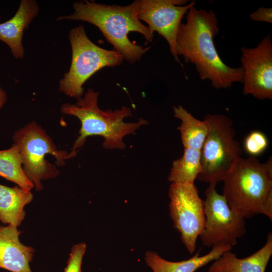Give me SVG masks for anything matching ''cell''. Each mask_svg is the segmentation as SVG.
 <instances>
[{"label": "cell", "mask_w": 272, "mask_h": 272, "mask_svg": "<svg viewBox=\"0 0 272 272\" xmlns=\"http://www.w3.org/2000/svg\"><path fill=\"white\" fill-rule=\"evenodd\" d=\"M186 22L179 25L176 38V53L187 63L193 64L200 78L208 80L217 89L230 88L242 83L243 69L226 65L220 57L214 38L218 34V18L212 10L191 7Z\"/></svg>", "instance_id": "6da1fadb"}, {"label": "cell", "mask_w": 272, "mask_h": 272, "mask_svg": "<svg viewBox=\"0 0 272 272\" xmlns=\"http://www.w3.org/2000/svg\"><path fill=\"white\" fill-rule=\"evenodd\" d=\"M137 1L127 6L108 5L84 1L73 3L72 14L60 16L57 21H82L96 26L114 50L131 63L141 59L150 47L144 48L130 41V32L142 34L151 42L154 34L144 25L137 15Z\"/></svg>", "instance_id": "7a4b0ae2"}, {"label": "cell", "mask_w": 272, "mask_h": 272, "mask_svg": "<svg viewBox=\"0 0 272 272\" xmlns=\"http://www.w3.org/2000/svg\"><path fill=\"white\" fill-rule=\"evenodd\" d=\"M223 195L229 207L245 218L262 214L272 220V157L239 158L225 175Z\"/></svg>", "instance_id": "3957f363"}, {"label": "cell", "mask_w": 272, "mask_h": 272, "mask_svg": "<svg viewBox=\"0 0 272 272\" xmlns=\"http://www.w3.org/2000/svg\"><path fill=\"white\" fill-rule=\"evenodd\" d=\"M99 95L98 91L89 88L76 102L65 103L60 107L62 114L76 116L81 122L79 135L72 151L79 150L88 137L94 135L104 139L102 145L105 149L123 150L125 148L124 137L134 134L141 126L148 123L143 118L135 122H124V118L132 116L131 109L127 106L115 110H101L98 106Z\"/></svg>", "instance_id": "277c9868"}, {"label": "cell", "mask_w": 272, "mask_h": 272, "mask_svg": "<svg viewBox=\"0 0 272 272\" xmlns=\"http://www.w3.org/2000/svg\"><path fill=\"white\" fill-rule=\"evenodd\" d=\"M14 144L20 150L23 170L35 189H43L41 181L56 177L59 171L45 158L53 156L57 166L65 165V160L77 156L79 150L68 152L59 150L52 139L35 121H33L16 130L13 135Z\"/></svg>", "instance_id": "5b68a950"}, {"label": "cell", "mask_w": 272, "mask_h": 272, "mask_svg": "<svg viewBox=\"0 0 272 272\" xmlns=\"http://www.w3.org/2000/svg\"><path fill=\"white\" fill-rule=\"evenodd\" d=\"M68 38L72 60L69 71L59 80V91L78 99L83 96V85L92 76L102 68L120 65L124 59L118 51L104 49L93 43L83 25L70 30Z\"/></svg>", "instance_id": "8992f818"}, {"label": "cell", "mask_w": 272, "mask_h": 272, "mask_svg": "<svg viewBox=\"0 0 272 272\" xmlns=\"http://www.w3.org/2000/svg\"><path fill=\"white\" fill-rule=\"evenodd\" d=\"M204 119L209 131L200 149L201 170L196 179L217 184L241 157L242 152L235 139L231 119L218 114H207Z\"/></svg>", "instance_id": "52a82bcc"}, {"label": "cell", "mask_w": 272, "mask_h": 272, "mask_svg": "<svg viewBox=\"0 0 272 272\" xmlns=\"http://www.w3.org/2000/svg\"><path fill=\"white\" fill-rule=\"evenodd\" d=\"M216 186L209 184L205 191V223L199 237L208 247L232 248L246 232L245 218L229 207L224 196L217 192Z\"/></svg>", "instance_id": "ba28073f"}, {"label": "cell", "mask_w": 272, "mask_h": 272, "mask_svg": "<svg viewBox=\"0 0 272 272\" xmlns=\"http://www.w3.org/2000/svg\"><path fill=\"white\" fill-rule=\"evenodd\" d=\"M170 217L181 240L191 254L205 223V200L194 183H171L168 191Z\"/></svg>", "instance_id": "9c48e42d"}, {"label": "cell", "mask_w": 272, "mask_h": 272, "mask_svg": "<svg viewBox=\"0 0 272 272\" xmlns=\"http://www.w3.org/2000/svg\"><path fill=\"white\" fill-rule=\"evenodd\" d=\"M186 0H139L137 15L139 19L146 23L150 31L157 32L169 44L174 59L183 64L176 53V38L179 25L184 15L194 6L195 1L184 5Z\"/></svg>", "instance_id": "30bf717a"}, {"label": "cell", "mask_w": 272, "mask_h": 272, "mask_svg": "<svg viewBox=\"0 0 272 272\" xmlns=\"http://www.w3.org/2000/svg\"><path fill=\"white\" fill-rule=\"evenodd\" d=\"M243 94L260 100L272 99V43L270 35L254 48H241Z\"/></svg>", "instance_id": "8fae6325"}, {"label": "cell", "mask_w": 272, "mask_h": 272, "mask_svg": "<svg viewBox=\"0 0 272 272\" xmlns=\"http://www.w3.org/2000/svg\"><path fill=\"white\" fill-rule=\"evenodd\" d=\"M18 227L0 225V268L11 272H32L30 263L35 249L22 244Z\"/></svg>", "instance_id": "7c38bea8"}, {"label": "cell", "mask_w": 272, "mask_h": 272, "mask_svg": "<svg viewBox=\"0 0 272 272\" xmlns=\"http://www.w3.org/2000/svg\"><path fill=\"white\" fill-rule=\"evenodd\" d=\"M39 6L35 0H22L14 16L0 23V40L10 48L16 59L24 57L22 40L24 31L38 15Z\"/></svg>", "instance_id": "4fadbf2b"}, {"label": "cell", "mask_w": 272, "mask_h": 272, "mask_svg": "<svg viewBox=\"0 0 272 272\" xmlns=\"http://www.w3.org/2000/svg\"><path fill=\"white\" fill-rule=\"evenodd\" d=\"M272 255V234L268 233L264 245L252 254L242 258L230 250L213 261L208 272H265Z\"/></svg>", "instance_id": "5bb4252c"}, {"label": "cell", "mask_w": 272, "mask_h": 272, "mask_svg": "<svg viewBox=\"0 0 272 272\" xmlns=\"http://www.w3.org/2000/svg\"><path fill=\"white\" fill-rule=\"evenodd\" d=\"M232 247L226 246L212 247L206 254L199 256L196 253L190 258L179 261H171L164 259L157 252L147 251L145 260L153 272H195L198 269L218 259L223 253L230 250Z\"/></svg>", "instance_id": "9a60e30c"}, {"label": "cell", "mask_w": 272, "mask_h": 272, "mask_svg": "<svg viewBox=\"0 0 272 272\" xmlns=\"http://www.w3.org/2000/svg\"><path fill=\"white\" fill-rule=\"evenodd\" d=\"M33 199L31 190L0 184V222L19 227L26 216L24 207Z\"/></svg>", "instance_id": "2e32d148"}, {"label": "cell", "mask_w": 272, "mask_h": 272, "mask_svg": "<svg viewBox=\"0 0 272 272\" xmlns=\"http://www.w3.org/2000/svg\"><path fill=\"white\" fill-rule=\"evenodd\" d=\"M174 116L181 121L177 127L184 148L200 150L209 131L207 120L197 119L182 106L173 107Z\"/></svg>", "instance_id": "e0dca14e"}, {"label": "cell", "mask_w": 272, "mask_h": 272, "mask_svg": "<svg viewBox=\"0 0 272 272\" xmlns=\"http://www.w3.org/2000/svg\"><path fill=\"white\" fill-rule=\"evenodd\" d=\"M201 170L200 150L184 148L182 156L173 162L168 179L171 183H194Z\"/></svg>", "instance_id": "ac0fdd59"}, {"label": "cell", "mask_w": 272, "mask_h": 272, "mask_svg": "<svg viewBox=\"0 0 272 272\" xmlns=\"http://www.w3.org/2000/svg\"><path fill=\"white\" fill-rule=\"evenodd\" d=\"M0 176L22 188L31 190L34 187L23 170L20 150L15 144L0 150Z\"/></svg>", "instance_id": "d6986e66"}, {"label": "cell", "mask_w": 272, "mask_h": 272, "mask_svg": "<svg viewBox=\"0 0 272 272\" xmlns=\"http://www.w3.org/2000/svg\"><path fill=\"white\" fill-rule=\"evenodd\" d=\"M268 144V139L264 133L253 130L245 137L244 148L250 156L255 157L264 152Z\"/></svg>", "instance_id": "ffe728a7"}, {"label": "cell", "mask_w": 272, "mask_h": 272, "mask_svg": "<svg viewBox=\"0 0 272 272\" xmlns=\"http://www.w3.org/2000/svg\"><path fill=\"white\" fill-rule=\"evenodd\" d=\"M86 248L87 245L84 242L72 247L64 272H82V263Z\"/></svg>", "instance_id": "44dd1931"}, {"label": "cell", "mask_w": 272, "mask_h": 272, "mask_svg": "<svg viewBox=\"0 0 272 272\" xmlns=\"http://www.w3.org/2000/svg\"><path fill=\"white\" fill-rule=\"evenodd\" d=\"M252 20L258 22L272 23V9L265 7L257 9L249 15Z\"/></svg>", "instance_id": "7402d4cb"}, {"label": "cell", "mask_w": 272, "mask_h": 272, "mask_svg": "<svg viewBox=\"0 0 272 272\" xmlns=\"http://www.w3.org/2000/svg\"><path fill=\"white\" fill-rule=\"evenodd\" d=\"M8 96L6 92L0 85V110L7 103Z\"/></svg>", "instance_id": "603a6c76"}, {"label": "cell", "mask_w": 272, "mask_h": 272, "mask_svg": "<svg viewBox=\"0 0 272 272\" xmlns=\"http://www.w3.org/2000/svg\"><path fill=\"white\" fill-rule=\"evenodd\" d=\"M1 16H0V20H1Z\"/></svg>", "instance_id": "cb8c5ba5"}]
</instances>
